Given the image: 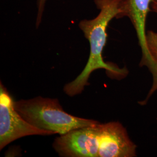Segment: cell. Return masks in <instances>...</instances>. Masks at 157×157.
Instances as JSON below:
<instances>
[{
  "instance_id": "obj_1",
  "label": "cell",
  "mask_w": 157,
  "mask_h": 157,
  "mask_svg": "<svg viewBox=\"0 0 157 157\" xmlns=\"http://www.w3.org/2000/svg\"><path fill=\"white\" fill-rule=\"evenodd\" d=\"M94 2L100 10L98 15L92 19L82 20L78 23L79 28L89 41L90 56L83 71L63 87V91L71 97L80 94L85 86L89 85L90 75L97 69H105L109 76L119 79L125 78L129 73L126 67L120 68L113 63H107L102 58L107 43L108 26L113 18L118 19L123 0H94Z\"/></svg>"
},
{
  "instance_id": "obj_2",
  "label": "cell",
  "mask_w": 157,
  "mask_h": 157,
  "mask_svg": "<svg viewBox=\"0 0 157 157\" xmlns=\"http://www.w3.org/2000/svg\"><path fill=\"white\" fill-rule=\"evenodd\" d=\"M14 107L32 125L59 135L99 123L97 121L75 117L65 112L56 98L37 97L33 99L21 100L14 102Z\"/></svg>"
},
{
  "instance_id": "obj_3",
  "label": "cell",
  "mask_w": 157,
  "mask_h": 157,
  "mask_svg": "<svg viewBox=\"0 0 157 157\" xmlns=\"http://www.w3.org/2000/svg\"><path fill=\"white\" fill-rule=\"evenodd\" d=\"M8 91L0 83V150L12 141L32 135L50 136L56 133L39 129L28 122L14 107Z\"/></svg>"
},
{
  "instance_id": "obj_4",
  "label": "cell",
  "mask_w": 157,
  "mask_h": 157,
  "mask_svg": "<svg viewBox=\"0 0 157 157\" xmlns=\"http://www.w3.org/2000/svg\"><path fill=\"white\" fill-rule=\"evenodd\" d=\"M151 0H123L121 13L118 19L128 17L135 28L138 42L141 50L142 56L140 67H146L152 76L151 87L144 100L148 102L157 91V63L150 54L146 43V21L150 11Z\"/></svg>"
},
{
  "instance_id": "obj_5",
  "label": "cell",
  "mask_w": 157,
  "mask_h": 157,
  "mask_svg": "<svg viewBox=\"0 0 157 157\" xmlns=\"http://www.w3.org/2000/svg\"><path fill=\"white\" fill-rule=\"evenodd\" d=\"M101 124L75 129L56 137L53 148L63 157H98Z\"/></svg>"
},
{
  "instance_id": "obj_6",
  "label": "cell",
  "mask_w": 157,
  "mask_h": 157,
  "mask_svg": "<svg viewBox=\"0 0 157 157\" xmlns=\"http://www.w3.org/2000/svg\"><path fill=\"white\" fill-rule=\"evenodd\" d=\"M137 145L119 122L101 124L98 157H135Z\"/></svg>"
},
{
  "instance_id": "obj_7",
  "label": "cell",
  "mask_w": 157,
  "mask_h": 157,
  "mask_svg": "<svg viewBox=\"0 0 157 157\" xmlns=\"http://www.w3.org/2000/svg\"><path fill=\"white\" fill-rule=\"evenodd\" d=\"M146 43L150 54L157 63V32L153 30L147 31Z\"/></svg>"
},
{
  "instance_id": "obj_8",
  "label": "cell",
  "mask_w": 157,
  "mask_h": 157,
  "mask_svg": "<svg viewBox=\"0 0 157 157\" xmlns=\"http://www.w3.org/2000/svg\"><path fill=\"white\" fill-rule=\"evenodd\" d=\"M47 0H37V13L36 21V27L38 28L41 22L42 17L44 14L45 10V4Z\"/></svg>"
},
{
  "instance_id": "obj_9",
  "label": "cell",
  "mask_w": 157,
  "mask_h": 157,
  "mask_svg": "<svg viewBox=\"0 0 157 157\" xmlns=\"http://www.w3.org/2000/svg\"><path fill=\"white\" fill-rule=\"evenodd\" d=\"M150 10L157 14V0H151Z\"/></svg>"
}]
</instances>
